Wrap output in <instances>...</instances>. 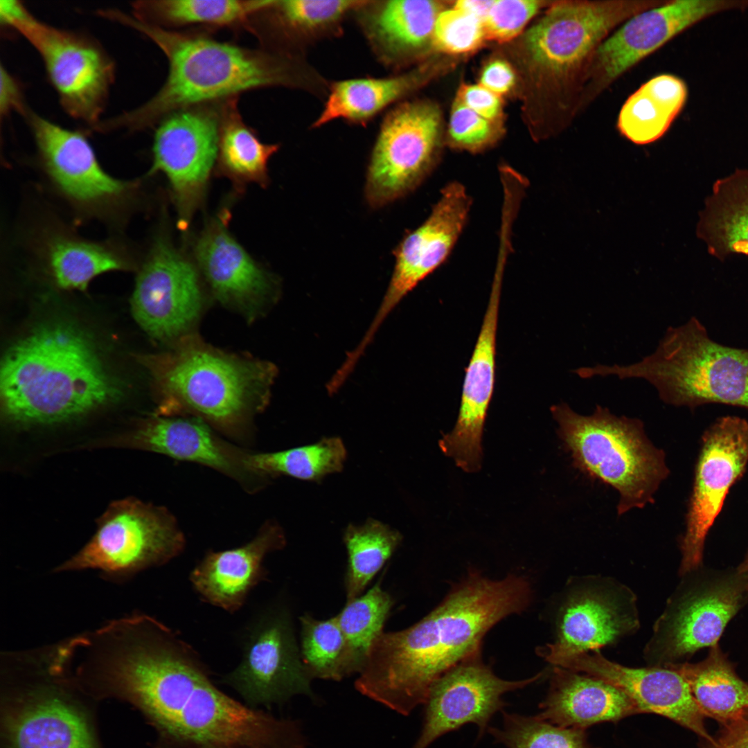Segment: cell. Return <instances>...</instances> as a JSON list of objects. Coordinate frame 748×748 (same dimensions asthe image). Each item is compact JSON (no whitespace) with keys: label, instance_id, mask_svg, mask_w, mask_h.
I'll return each mask as SVG.
<instances>
[{"label":"cell","instance_id":"cell-34","mask_svg":"<svg viewBox=\"0 0 748 748\" xmlns=\"http://www.w3.org/2000/svg\"><path fill=\"white\" fill-rule=\"evenodd\" d=\"M687 682L691 694L705 717L720 725L748 714V683L735 673L717 645L697 664H666Z\"/></svg>","mask_w":748,"mask_h":748},{"label":"cell","instance_id":"cell-13","mask_svg":"<svg viewBox=\"0 0 748 748\" xmlns=\"http://www.w3.org/2000/svg\"><path fill=\"white\" fill-rule=\"evenodd\" d=\"M438 109L411 103L391 111L384 120L368 166L364 195L378 208L405 197L434 169L439 144Z\"/></svg>","mask_w":748,"mask_h":748},{"label":"cell","instance_id":"cell-4","mask_svg":"<svg viewBox=\"0 0 748 748\" xmlns=\"http://www.w3.org/2000/svg\"><path fill=\"white\" fill-rule=\"evenodd\" d=\"M158 392V415L191 414L236 439H245L268 404L276 368L224 352L187 335L145 359Z\"/></svg>","mask_w":748,"mask_h":748},{"label":"cell","instance_id":"cell-23","mask_svg":"<svg viewBox=\"0 0 748 748\" xmlns=\"http://www.w3.org/2000/svg\"><path fill=\"white\" fill-rule=\"evenodd\" d=\"M229 217L224 209L206 224L195 244V258L215 298L252 321L273 300L275 284L231 235Z\"/></svg>","mask_w":748,"mask_h":748},{"label":"cell","instance_id":"cell-27","mask_svg":"<svg viewBox=\"0 0 748 748\" xmlns=\"http://www.w3.org/2000/svg\"><path fill=\"white\" fill-rule=\"evenodd\" d=\"M286 544L282 527L265 522L244 545L208 551L190 574V581L205 602L233 613L244 605L251 589L265 579L262 562L270 552Z\"/></svg>","mask_w":748,"mask_h":748},{"label":"cell","instance_id":"cell-41","mask_svg":"<svg viewBox=\"0 0 748 748\" xmlns=\"http://www.w3.org/2000/svg\"><path fill=\"white\" fill-rule=\"evenodd\" d=\"M502 713L501 727L488 731L507 748H598L588 742L585 729L559 727L537 715Z\"/></svg>","mask_w":748,"mask_h":748},{"label":"cell","instance_id":"cell-17","mask_svg":"<svg viewBox=\"0 0 748 748\" xmlns=\"http://www.w3.org/2000/svg\"><path fill=\"white\" fill-rule=\"evenodd\" d=\"M26 117L42 166L72 205L94 215L121 208L134 196L137 182L116 179L100 166L87 139L31 111Z\"/></svg>","mask_w":748,"mask_h":748},{"label":"cell","instance_id":"cell-22","mask_svg":"<svg viewBox=\"0 0 748 748\" xmlns=\"http://www.w3.org/2000/svg\"><path fill=\"white\" fill-rule=\"evenodd\" d=\"M112 443L209 467L234 479L250 493L269 481L249 467L246 450L220 438L211 425L195 416L157 415Z\"/></svg>","mask_w":748,"mask_h":748},{"label":"cell","instance_id":"cell-8","mask_svg":"<svg viewBox=\"0 0 748 748\" xmlns=\"http://www.w3.org/2000/svg\"><path fill=\"white\" fill-rule=\"evenodd\" d=\"M665 1H558L528 30L527 51L558 98L564 122L581 110L595 53L618 26Z\"/></svg>","mask_w":748,"mask_h":748},{"label":"cell","instance_id":"cell-33","mask_svg":"<svg viewBox=\"0 0 748 748\" xmlns=\"http://www.w3.org/2000/svg\"><path fill=\"white\" fill-rule=\"evenodd\" d=\"M687 96L686 85L679 78L671 74L653 77L625 100L618 114L617 128L635 144L652 143L668 130Z\"/></svg>","mask_w":748,"mask_h":748},{"label":"cell","instance_id":"cell-19","mask_svg":"<svg viewBox=\"0 0 748 748\" xmlns=\"http://www.w3.org/2000/svg\"><path fill=\"white\" fill-rule=\"evenodd\" d=\"M471 204V197L462 184L449 183L426 220L395 248L391 280L371 324L357 346L359 352H365L402 299L445 261L465 225Z\"/></svg>","mask_w":748,"mask_h":748},{"label":"cell","instance_id":"cell-10","mask_svg":"<svg viewBox=\"0 0 748 748\" xmlns=\"http://www.w3.org/2000/svg\"><path fill=\"white\" fill-rule=\"evenodd\" d=\"M155 748H283V720L235 700L209 675L173 707L155 730Z\"/></svg>","mask_w":748,"mask_h":748},{"label":"cell","instance_id":"cell-24","mask_svg":"<svg viewBox=\"0 0 748 748\" xmlns=\"http://www.w3.org/2000/svg\"><path fill=\"white\" fill-rule=\"evenodd\" d=\"M504 269L497 268L479 334L465 369L459 413L453 429L439 441L443 453L467 472L479 470L481 438L494 392L496 336Z\"/></svg>","mask_w":748,"mask_h":748},{"label":"cell","instance_id":"cell-1","mask_svg":"<svg viewBox=\"0 0 748 748\" xmlns=\"http://www.w3.org/2000/svg\"><path fill=\"white\" fill-rule=\"evenodd\" d=\"M531 598V585L524 576L491 580L470 571L420 621L377 638L355 688L400 715H409L425 703L440 676L481 654L487 632L506 616L525 610Z\"/></svg>","mask_w":748,"mask_h":748},{"label":"cell","instance_id":"cell-32","mask_svg":"<svg viewBox=\"0 0 748 748\" xmlns=\"http://www.w3.org/2000/svg\"><path fill=\"white\" fill-rule=\"evenodd\" d=\"M39 249L40 260L63 289L84 290L100 274L130 267V258L116 246L60 231L44 237Z\"/></svg>","mask_w":748,"mask_h":748},{"label":"cell","instance_id":"cell-28","mask_svg":"<svg viewBox=\"0 0 748 748\" xmlns=\"http://www.w3.org/2000/svg\"><path fill=\"white\" fill-rule=\"evenodd\" d=\"M540 718L553 724L586 730L642 713L623 691L595 677L567 668L552 669L548 694L540 704Z\"/></svg>","mask_w":748,"mask_h":748},{"label":"cell","instance_id":"cell-39","mask_svg":"<svg viewBox=\"0 0 748 748\" xmlns=\"http://www.w3.org/2000/svg\"><path fill=\"white\" fill-rule=\"evenodd\" d=\"M393 605L392 597L378 582L366 594L347 601L335 616L346 642L348 676L362 671L371 645L384 632Z\"/></svg>","mask_w":748,"mask_h":748},{"label":"cell","instance_id":"cell-9","mask_svg":"<svg viewBox=\"0 0 748 748\" xmlns=\"http://www.w3.org/2000/svg\"><path fill=\"white\" fill-rule=\"evenodd\" d=\"M185 537L167 508L126 498L112 503L98 520L96 533L56 571L96 569L121 578L162 565L179 555Z\"/></svg>","mask_w":748,"mask_h":748},{"label":"cell","instance_id":"cell-11","mask_svg":"<svg viewBox=\"0 0 748 748\" xmlns=\"http://www.w3.org/2000/svg\"><path fill=\"white\" fill-rule=\"evenodd\" d=\"M8 26L38 52L66 113L95 127L114 79V64L105 51L83 35L38 21L27 9Z\"/></svg>","mask_w":748,"mask_h":748},{"label":"cell","instance_id":"cell-50","mask_svg":"<svg viewBox=\"0 0 748 748\" xmlns=\"http://www.w3.org/2000/svg\"><path fill=\"white\" fill-rule=\"evenodd\" d=\"M495 1L461 0L455 3L454 7L463 10L474 15L483 23L487 17Z\"/></svg>","mask_w":748,"mask_h":748},{"label":"cell","instance_id":"cell-25","mask_svg":"<svg viewBox=\"0 0 748 748\" xmlns=\"http://www.w3.org/2000/svg\"><path fill=\"white\" fill-rule=\"evenodd\" d=\"M741 600V589L731 582L686 596L659 619L647 648L649 657L664 666L702 648L716 645Z\"/></svg>","mask_w":748,"mask_h":748},{"label":"cell","instance_id":"cell-30","mask_svg":"<svg viewBox=\"0 0 748 748\" xmlns=\"http://www.w3.org/2000/svg\"><path fill=\"white\" fill-rule=\"evenodd\" d=\"M440 7L428 0H392L365 16L366 34L378 55L393 63L422 48L432 37Z\"/></svg>","mask_w":748,"mask_h":748},{"label":"cell","instance_id":"cell-43","mask_svg":"<svg viewBox=\"0 0 748 748\" xmlns=\"http://www.w3.org/2000/svg\"><path fill=\"white\" fill-rule=\"evenodd\" d=\"M431 38L439 50L456 54L477 49L486 37L480 19L454 7L440 12Z\"/></svg>","mask_w":748,"mask_h":748},{"label":"cell","instance_id":"cell-37","mask_svg":"<svg viewBox=\"0 0 748 748\" xmlns=\"http://www.w3.org/2000/svg\"><path fill=\"white\" fill-rule=\"evenodd\" d=\"M347 452L340 438L330 437L308 445L274 452L247 451L249 467L269 480L285 475L299 479L319 481L328 474L342 470Z\"/></svg>","mask_w":748,"mask_h":748},{"label":"cell","instance_id":"cell-20","mask_svg":"<svg viewBox=\"0 0 748 748\" xmlns=\"http://www.w3.org/2000/svg\"><path fill=\"white\" fill-rule=\"evenodd\" d=\"M505 680L485 664L481 654L458 664L431 686L425 704L422 729L413 748H427L441 736L463 725L473 723L481 736L488 722L506 704L502 696L541 677Z\"/></svg>","mask_w":748,"mask_h":748},{"label":"cell","instance_id":"cell-7","mask_svg":"<svg viewBox=\"0 0 748 748\" xmlns=\"http://www.w3.org/2000/svg\"><path fill=\"white\" fill-rule=\"evenodd\" d=\"M1 748H103L72 675L30 657L4 668Z\"/></svg>","mask_w":748,"mask_h":748},{"label":"cell","instance_id":"cell-12","mask_svg":"<svg viewBox=\"0 0 748 748\" xmlns=\"http://www.w3.org/2000/svg\"><path fill=\"white\" fill-rule=\"evenodd\" d=\"M223 102L174 112L156 127L150 172L166 175L181 231L203 202L216 165Z\"/></svg>","mask_w":748,"mask_h":748},{"label":"cell","instance_id":"cell-6","mask_svg":"<svg viewBox=\"0 0 748 748\" xmlns=\"http://www.w3.org/2000/svg\"><path fill=\"white\" fill-rule=\"evenodd\" d=\"M550 410L574 465L618 491V515L654 502L670 471L664 452L647 438L641 420L617 416L600 405L588 416L564 402Z\"/></svg>","mask_w":748,"mask_h":748},{"label":"cell","instance_id":"cell-52","mask_svg":"<svg viewBox=\"0 0 748 748\" xmlns=\"http://www.w3.org/2000/svg\"><path fill=\"white\" fill-rule=\"evenodd\" d=\"M748 720V714L744 718Z\"/></svg>","mask_w":748,"mask_h":748},{"label":"cell","instance_id":"cell-48","mask_svg":"<svg viewBox=\"0 0 748 748\" xmlns=\"http://www.w3.org/2000/svg\"><path fill=\"white\" fill-rule=\"evenodd\" d=\"M515 74L505 61L497 60L489 62L483 69L480 84L500 96L508 92L515 84Z\"/></svg>","mask_w":748,"mask_h":748},{"label":"cell","instance_id":"cell-29","mask_svg":"<svg viewBox=\"0 0 748 748\" xmlns=\"http://www.w3.org/2000/svg\"><path fill=\"white\" fill-rule=\"evenodd\" d=\"M704 204L697 233L709 253L720 260L748 256V170L717 179Z\"/></svg>","mask_w":748,"mask_h":748},{"label":"cell","instance_id":"cell-38","mask_svg":"<svg viewBox=\"0 0 748 748\" xmlns=\"http://www.w3.org/2000/svg\"><path fill=\"white\" fill-rule=\"evenodd\" d=\"M343 540L348 553L345 576L347 601L360 596L366 586L400 544V532L373 518L362 525L350 524Z\"/></svg>","mask_w":748,"mask_h":748},{"label":"cell","instance_id":"cell-36","mask_svg":"<svg viewBox=\"0 0 748 748\" xmlns=\"http://www.w3.org/2000/svg\"><path fill=\"white\" fill-rule=\"evenodd\" d=\"M419 79L418 73H415L339 81L332 85L314 126L317 127L339 118L353 123L366 122L407 94Z\"/></svg>","mask_w":748,"mask_h":748},{"label":"cell","instance_id":"cell-44","mask_svg":"<svg viewBox=\"0 0 748 748\" xmlns=\"http://www.w3.org/2000/svg\"><path fill=\"white\" fill-rule=\"evenodd\" d=\"M536 0H497L483 21L486 37L499 42L516 37L544 4Z\"/></svg>","mask_w":748,"mask_h":748},{"label":"cell","instance_id":"cell-5","mask_svg":"<svg viewBox=\"0 0 748 748\" xmlns=\"http://www.w3.org/2000/svg\"><path fill=\"white\" fill-rule=\"evenodd\" d=\"M593 377L641 378L652 384L660 399L690 409L722 404L748 409V349L713 340L692 317L667 329L655 351L630 365L597 364Z\"/></svg>","mask_w":748,"mask_h":748},{"label":"cell","instance_id":"cell-35","mask_svg":"<svg viewBox=\"0 0 748 748\" xmlns=\"http://www.w3.org/2000/svg\"><path fill=\"white\" fill-rule=\"evenodd\" d=\"M238 100L234 98L222 103L215 170L238 190L251 183L265 188L269 184L268 161L280 145L260 140L256 131L244 122Z\"/></svg>","mask_w":748,"mask_h":748},{"label":"cell","instance_id":"cell-46","mask_svg":"<svg viewBox=\"0 0 748 748\" xmlns=\"http://www.w3.org/2000/svg\"><path fill=\"white\" fill-rule=\"evenodd\" d=\"M458 100L489 121L496 118L501 111L499 96L480 84L463 85L460 89Z\"/></svg>","mask_w":748,"mask_h":748},{"label":"cell","instance_id":"cell-2","mask_svg":"<svg viewBox=\"0 0 748 748\" xmlns=\"http://www.w3.org/2000/svg\"><path fill=\"white\" fill-rule=\"evenodd\" d=\"M0 394L8 421L48 425L110 404L120 390L89 337L72 324L52 321L6 350Z\"/></svg>","mask_w":748,"mask_h":748},{"label":"cell","instance_id":"cell-26","mask_svg":"<svg viewBox=\"0 0 748 748\" xmlns=\"http://www.w3.org/2000/svg\"><path fill=\"white\" fill-rule=\"evenodd\" d=\"M621 589L589 587L567 599L560 614L557 639L537 648L546 661L561 655L589 650L613 643L637 626L631 595Z\"/></svg>","mask_w":748,"mask_h":748},{"label":"cell","instance_id":"cell-15","mask_svg":"<svg viewBox=\"0 0 748 748\" xmlns=\"http://www.w3.org/2000/svg\"><path fill=\"white\" fill-rule=\"evenodd\" d=\"M196 268L163 235L154 240L131 299L134 318L152 338L174 343L199 317L203 294Z\"/></svg>","mask_w":748,"mask_h":748},{"label":"cell","instance_id":"cell-18","mask_svg":"<svg viewBox=\"0 0 748 748\" xmlns=\"http://www.w3.org/2000/svg\"><path fill=\"white\" fill-rule=\"evenodd\" d=\"M748 1H666L626 20L598 48L582 98V107L620 75L675 36L720 11L743 8Z\"/></svg>","mask_w":748,"mask_h":748},{"label":"cell","instance_id":"cell-21","mask_svg":"<svg viewBox=\"0 0 748 748\" xmlns=\"http://www.w3.org/2000/svg\"><path fill=\"white\" fill-rule=\"evenodd\" d=\"M581 652L561 655L548 662L602 679L623 691L642 713L666 718L709 740L705 715L695 701L684 677L664 666L634 668L607 660L599 652Z\"/></svg>","mask_w":748,"mask_h":748},{"label":"cell","instance_id":"cell-47","mask_svg":"<svg viewBox=\"0 0 748 748\" xmlns=\"http://www.w3.org/2000/svg\"><path fill=\"white\" fill-rule=\"evenodd\" d=\"M698 748H748V720L740 718L720 725L710 740H701Z\"/></svg>","mask_w":748,"mask_h":748},{"label":"cell","instance_id":"cell-16","mask_svg":"<svg viewBox=\"0 0 748 748\" xmlns=\"http://www.w3.org/2000/svg\"><path fill=\"white\" fill-rule=\"evenodd\" d=\"M250 626L242 660L223 682L253 709L283 704L299 695L314 697L312 679L302 662L288 616L267 611Z\"/></svg>","mask_w":748,"mask_h":748},{"label":"cell","instance_id":"cell-42","mask_svg":"<svg viewBox=\"0 0 748 748\" xmlns=\"http://www.w3.org/2000/svg\"><path fill=\"white\" fill-rule=\"evenodd\" d=\"M366 3L352 0H274L258 16L285 30L314 32L332 26L350 11Z\"/></svg>","mask_w":748,"mask_h":748},{"label":"cell","instance_id":"cell-14","mask_svg":"<svg viewBox=\"0 0 748 748\" xmlns=\"http://www.w3.org/2000/svg\"><path fill=\"white\" fill-rule=\"evenodd\" d=\"M748 465V420L735 416L718 418L704 432L680 542V571L688 573L702 560L709 532L733 485Z\"/></svg>","mask_w":748,"mask_h":748},{"label":"cell","instance_id":"cell-45","mask_svg":"<svg viewBox=\"0 0 748 748\" xmlns=\"http://www.w3.org/2000/svg\"><path fill=\"white\" fill-rule=\"evenodd\" d=\"M449 134L454 145L478 150L490 142L492 132L489 121L458 100L451 114Z\"/></svg>","mask_w":748,"mask_h":748},{"label":"cell","instance_id":"cell-51","mask_svg":"<svg viewBox=\"0 0 748 748\" xmlns=\"http://www.w3.org/2000/svg\"><path fill=\"white\" fill-rule=\"evenodd\" d=\"M740 571H741L742 573L743 574L744 578H745V580H746L747 585V587H748V553L747 555V557H746L744 562L741 565Z\"/></svg>","mask_w":748,"mask_h":748},{"label":"cell","instance_id":"cell-3","mask_svg":"<svg viewBox=\"0 0 748 748\" xmlns=\"http://www.w3.org/2000/svg\"><path fill=\"white\" fill-rule=\"evenodd\" d=\"M109 18L136 30L158 46L168 60V73L149 100L107 120V131L145 130L182 109L238 98L247 91L298 83L287 60L266 49L249 48L187 30L163 29L118 10H112Z\"/></svg>","mask_w":748,"mask_h":748},{"label":"cell","instance_id":"cell-31","mask_svg":"<svg viewBox=\"0 0 748 748\" xmlns=\"http://www.w3.org/2000/svg\"><path fill=\"white\" fill-rule=\"evenodd\" d=\"M274 0H143L132 3V17L170 30L181 28H248Z\"/></svg>","mask_w":748,"mask_h":748},{"label":"cell","instance_id":"cell-49","mask_svg":"<svg viewBox=\"0 0 748 748\" xmlns=\"http://www.w3.org/2000/svg\"><path fill=\"white\" fill-rule=\"evenodd\" d=\"M0 112L1 118L11 112H18L26 116L29 111L24 100L21 89L17 80L3 66H1Z\"/></svg>","mask_w":748,"mask_h":748},{"label":"cell","instance_id":"cell-40","mask_svg":"<svg viewBox=\"0 0 748 748\" xmlns=\"http://www.w3.org/2000/svg\"><path fill=\"white\" fill-rule=\"evenodd\" d=\"M302 662L310 677L341 680L348 677L347 646L336 616L317 620L300 617Z\"/></svg>","mask_w":748,"mask_h":748}]
</instances>
